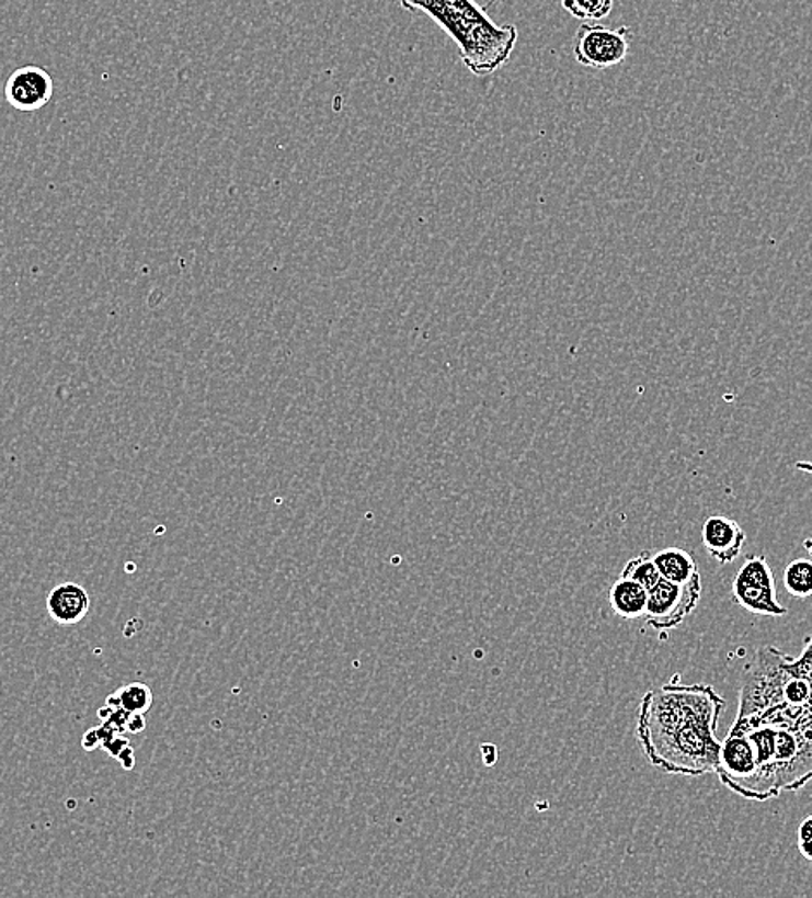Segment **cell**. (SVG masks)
I'll return each instance as SVG.
<instances>
[{"mask_svg":"<svg viewBox=\"0 0 812 898\" xmlns=\"http://www.w3.org/2000/svg\"><path fill=\"white\" fill-rule=\"evenodd\" d=\"M724 698L709 684L670 683L641 698L637 738L653 768L682 776L718 771Z\"/></svg>","mask_w":812,"mask_h":898,"instance_id":"6da1fadb","label":"cell"},{"mask_svg":"<svg viewBox=\"0 0 812 898\" xmlns=\"http://www.w3.org/2000/svg\"><path fill=\"white\" fill-rule=\"evenodd\" d=\"M409 13H424L436 21L458 45L470 73L487 77L502 68L517 45L514 25H496L487 8L476 0H398Z\"/></svg>","mask_w":812,"mask_h":898,"instance_id":"7a4b0ae2","label":"cell"},{"mask_svg":"<svg viewBox=\"0 0 812 898\" xmlns=\"http://www.w3.org/2000/svg\"><path fill=\"white\" fill-rule=\"evenodd\" d=\"M793 657L776 647H760L745 667L736 719L757 717L785 704V686L792 678Z\"/></svg>","mask_w":812,"mask_h":898,"instance_id":"3957f363","label":"cell"},{"mask_svg":"<svg viewBox=\"0 0 812 898\" xmlns=\"http://www.w3.org/2000/svg\"><path fill=\"white\" fill-rule=\"evenodd\" d=\"M733 598L751 614L784 617L787 609L778 602L775 576L763 555H748L733 579Z\"/></svg>","mask_w":812,"mask_h":898,"instance_id":"277c9868","label":"cell"},{"mask_svg":"<svg viewBox=\"0 0 812 898\" xmlns=\"http://www.w3.org/2000/svg\"><path fill=\"white\" fill-rule=\"evenodd\" d=\"M633 32L629 26L608 29L584 23L574 38V57L584 68L607 69L620 65L629 54Z\"/></svg>","mask_w":812,"mask_h":898,"instance_id":"5b68a950","label":"cell"},{"mask_svg":"<svg viewBox=\"0 0 812 898\" xmlns=\"http://www.w3.org/2000/svg\"><path fill=\"white\" fill-rule=\"evenodd\" d=\"M700 596H702L700 578L688 584H674L661 579L649 590V602L643 618L653 629H674L697 609Z\"/></svg>","mask_w":812,"mask_h":898,"instance_id":"8992f818","label":"cell"},{"mask_svg":"<svg viewBox=\"0 0 812 898\" xmlns=\"http://www.w3.org/2000/svg\"><path fill=\"white\" fill-rule=\"evenodd\" d=\"M9 106L21 113H35L49 104L54 95V82L41 66H21L14 69L4 87Z\"/></svg>","mask_w":812,"mask_h":898,"instance_id":"52a82bcc","label":"cell"},{"mask_svg":"<svg viewBox=\"0 0 812 898\" xmlns=\"http://www.w3.org/2000/svg\"><path fill=\"white\" fill-rule=\"evenodd\" d=\"M745 531L730 516L712 515L702 527L704 548L719 564H731L740 557L745 545Z\"/></svg>","mask_w":812,"mask_h":898,"instance_id":"ba28073f","label":"cell"},{"mask_svg":"<svg viewBox=\"0 0 812 898\" xmlns=\"http://www.w3.org/2000/svg\"><path fill=\"white\" fill-rule=\"evenodd\" d=\"M89 593L75 582L56 586L47 596V612L59 626H75L89 615Z\"/></svg>","mask_w":812,"mask_h":898,"instance_id":"9c48e42d","label":"cell"},{"mask_svg":"<svg viewBox=\"0 0 812 898\" xmlns=\"http://www.w3.org/2000/svg\"><path fill=\"white\" fill-rule=\"evenodd\" d=\"M608 602L613 606L614 614L626 621H637V618L645 617L649 590L640 582L620 576L608 591Z\"/></svg>","mask_w":812,"mask_h":898,"instance_id":"30bf717a","label":"cell"},{"mask_svg":"<svg viewBox=\"0 0 812 898\" xmlns=\"http://www.w3.org/2000/svg\"><path fill=\"white\" fill-rule=\"evenodd\" d=\"M650 553H652L653 561L657 566L661 578L665 579V581L674 582V584H688V582L700 578L697 561L686 549L670 546V548Z\"/></svg>","mask_w":812,"mask_h":898,"instance_id":"8fae6325","label":"cell"},{"mask_svg":"<svg viewBox=\"0 0 812 898\" xmlns=\"http://www.w3.org/2000/svg\"><path fill=\"white\" fill-rule=\"evenodd\" d=\"M106 705L123 708L130 714H146L152 705L151 687L142 683L127 684L119 687L115 695H111Z\"/></svg>","mask_w":812,"mask_h":898,"instance_id":"7c38bea8","label":"cell"},{"mask_svg":"<svg viewBox=\"0 0 812 898\" xmlns=\"http://www.w3.org/2000/svg\"><path fill=\"white\" fill-rule=\"evenodd\" d=\"M784 584L796 598L812 596V557L797 558L785 569Z\"/></svg>","mask_w":812,"mask_h":898,"instance_id":"4fadbf2b","label":"cell"},{"mask_svg":"<svg viewBox=\"0 0 812 898\" xmlns=\"http://www.w3.org/2000/svg\"><path fill=\"white\" fill-rule=\"evenodd\" d=\"M620 576L640 582L641 586H645L647 590H650L652 586L657 584L662 579L650 552L640 553L637 558H631Z\"/></svg>","mask_w":812,"mask_h":898,"instance_id":"5bb4252c","label":"cell"},{"mask_svg":"<svg viewBox=\"0 0 812 898\" xmlns=\"http://www.w3.org/2000/svg\"><path fill=\"white\" fill-rule=\"evenodd\" d=\"M562 8L581 21L604 20L613 13L614 0H562Z\"/></svg>","mask_w":812,"mask_h":898,"instance_id":"9a60e30c","label":"cell"},{"mask_svg":"<svg viewBox=\"0 0 812 898\" xmlns=\"http://www.w3.org/2000/svg\"><path fill=\"white\" fill-rule=\"evenodd\" d=\"M792 671L793 674L800 675V678H804L805 681H808L809 686H811L812 696V635L805 638L802 653H800L797 659H793Z\"/></svg>","mask_w":812,"mask_h":898,"instance_id":"2e32d148","label":"cell"},{"mask_svg":"<svg viewBox=\"0 0 812 898\" xmlns=\"http://www.w3.org/2000/svg\"><path fill=\"white\" fill-rule=\"evenodd\" d=\"M797 846H799L800 854L812 862V816L805 817L797 829Z\"/></svg>","mask_w":812,"mask_h":898,"instance_id":"e0dca14e","label":"cell"},{"mask_svg":"<svg viewBox=\"0 0 812 898\" xmlns=\"http://www.w3.org/2000/svg\"><path fill=\"white\" fill-rule=\"evenodd\" d=\"M101 743H103V740H101L98 729H92V731L87 732L85 738H83V747H85L87 750H94V748H99L98 744Z\"/></svg>","mask_w":812,"mask_h":898,"instance_id":"ac0fdd59","label":"cell"},{"mask_svg":"<svg viewBox=\"0 0 812 898\" xmlns=\"http://www.w3.org/2000/svg\"><path fill=\"white\" fill-rule=\"evenodd\" d=\"M796 468L797 470L805 471V474H811L812 476V462H797Z\"/></svg>","mask_w":812,"mask_h":898,"instance_id":"d6986e66","label":"cell"}]
</instances>
